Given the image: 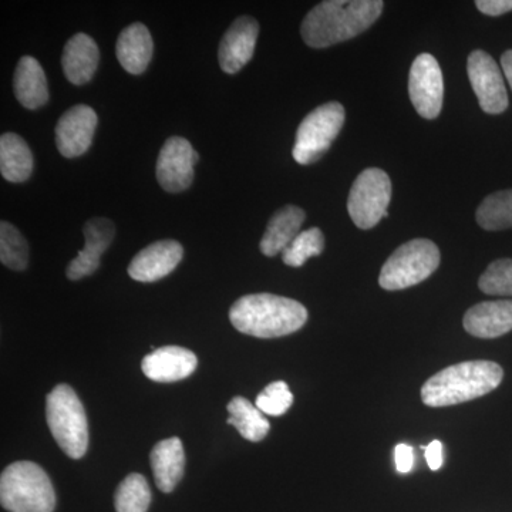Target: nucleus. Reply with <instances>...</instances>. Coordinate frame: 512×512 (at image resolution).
<instances>
[{
    "instance_id": "nucleus-1",
    "label": "nucleus",
    "mask_w": 512,
    "mask_h": 512,
    "mask_svg": "<svg viewBox=\"0 0 512 512\" xmlns=\"http://www.w3.org/2000/svg\"><path fill=\"white\" fill-rule=\"evenodd\" d=\"M382 0H325L303 19V42L313 49L338 45L366 32L382 15Z\"/></svg>"
},
{
    "instance_id": "nucleus-2",
    "label": "nucleus",
    "mask_w": 512,
    "mask_h": 512,
    "mask_svg": "<svg viewBox=\"0 0 512 512\" xmlns=\"http://www.w3.org/2000/svg\"><path fill=\"white\" fill-rule=\"evenodd\" d=\"M234 328L259 339L282 338L298 332L308 320L305 306L272 293L242 296L229 311Z\"/></svg>"
},
{
    "instance_id": "nucleus-3",
    "label": "nucleus",
    "mask_w": 512,
    "mask_h": 512,
    "mask_svg": "<svg viewBox=\"0 0 512 512\" xmlns=\"http://www.w3.org/2000/svg\"><path fill=\"white\" fill-rule=\"evenodd\" d=\"M503 367L490 360H470L440 370L421 387L429 407L456 406L493 392L503 382Z\"/></svg>"
},
{
    "instance_id": "nucleus-4",
    "label": "nucleus",
    "mask_w": 512,
    "mask_h": 512,
    "mask_svg": "<svg viewBox=\"0 0 512 512\" xmlns=\"http://www.w3.org/2000/svg\"><path fill=\"white\" fill-rule=\"evenodd\" d=\"M0 503L9 512H53L55 488L42 467L32 461H16L0 477Z\"/></svg>"
},
{
    "instance_id": "nucleus-5",
    "label": "nucleus",
    "mask_w": 512,
    "mask_h": 512,
    "mask_svg": "<svg viewBox=\"0 0 512 512\" xmlns=\"http://www.w3.org/2000/svg\"><path fill=\"white\" fill-rule=\"evenodd\" d=\"M46 419L57 444L74 460L89 448V424L79 396L67 384H59L47 396Z\"/></svg>"
},
{
    "instance_id": "nucleus-6",
    "label": "nucleus",
    "mask_w": 512,
    "mask_h": 512,
    "mask_svg": "<svg viewBox=\"0 0 512 512\" xmlns=\"http://www.w3.org/2000/svg\"><path fill=\"white\" fill-rule=\"evenodd\" d=\"M440 249L430 239H413L396 249L384 262L379 285L386 291H402L421 284L440 266Z\"/></svg>"
},
{
    "instance_id": "nucleus-7",
    "label": "nucleus",
    "mask_w": 512,
    "mask_h": 512,
    "mask_svg": "<svg viewBox=\"0 0 512 512\" xmlns=\"http://www.w3.org/2000/svg\"><path fill=\"white\" fill-rule=\"evenodd\" d=\"M345 107L338 101L322 104L311 111L296 131L293 158L296 163L308 165L325 156L345 124Z\"/></svg>"
},
{
    "instance_id": "nucleus-8",
    "label": "nucleus",
    "mask_w": 512,
    "mask_h": 512,
    "mask_svg": "<svg viewBox=\"0 0 512 512\" xmlns=\"http://www.w3.org/2000/svg\"><path fill=\"white\" fill-rule=\"evenodd\" d=\"M392 200V181L380 168H367L359 174L349 192L348 211L357 228L376 227L389 217L387 207Z\"/></svg>"
},
{
    "instance_id": "nucleus-9",
    "label": "nucleus",
    "mask_w": 512,
    "mask_h": 512,
    "mask_svg": "<svg viewBox=\"0 0 512 512\" xmlns=\"http://www.w3.org/2000/svg\"><path fill=\"white\" fill-rule=\"evenodd\" d=\"M409 94L414 109L423 119L434 120L443 109L444 82L436 57L423 53L410 69Z\"/></svg>"
},
{
    "instance_id": "nucleus-10",
    "label": "nucleus",
    "mask_w": 512,
    "mask_h": 512,
    "mask_svg": "<svg viewBox=\"0 0 512 512\" xmlns=\"http://www.w3.org/2000/svg\"><path fill=\"white\" fill-rule=\"evenodd\" d=\"M467 73L484 113L501 114L508 109L510 101L505 89L504 73L493 57L484 50H474L468 56Z\"/></svg>"
},
{
    "instance_id": "nucleus-11",
    "label": "nucleus",
    "mask_w": 512,
    "mask_h": 512,
    "mask_svg": "<svg viewBox=\"0 0 512 512\" xmlns=\"http://www.w3.org/2000/svg\"><path fill=\"white\" fill-rule=\"evenodd\" d=\"M200 160L190 141L171 137L165 141L157 158V180L164 191L177 194L190 188L194 181V167Z\"/></svg>"
},
{
    "instance_id": "nucleus-12",
    "label": "nucleus",
    "mask_w": 512,
    "mask_h": 512,
    "mask_svg": "<svg viewBox=\"0 0 512 512\" xmlns=\"http://www.w3.org/2000/svg\"><path fill=\"white\" fill-rule=\"evenodd\" d=\"M96 111L86 104H77L60 117L56 126V146L66 158L83 156L92 146L96 133Z\"/></svg>"
},
{
    "instance_id": "nucleus-13",
    "label": "nucleus",
    "mask_w": 512,
    "mask_h": 512,
    "mask_svg": "<svg viewBox=\"0 0 512 512\" xmlns=\"http://www.w3.org/2000/svg\"><path fill=\"white\" fill-rule=\"evenodd\" d=\"M184 256L180 242L164 239L148 245L128 265V275L137 282H157L177 268Z\"/></svg>"
},
{
    "instance_id": "nucleus-14",
    "label": "nucleus",
    "mask_w": 512,
    "mask_h": 512,
    "mask_svg": "<svg viewBox=\"0 0 512 512\" xmlns=\"http://www.w3.org/2000/svg\"><path fill=\"white\" fill-rule=\"evenodd\" d=\"M86 244L79 255L67 265L66 276L70 281H79L99 269L100 258L116 237V225L107 218H93L84 225Z\"/></svg>"
},
{
    "instance_id": "nucleus-15",
    "label": "nucleus",
    "mask_w": 512,
    "mask_h": 512,
    "mask_svg": "<svg viewBox=\"0 0 512 512\" xmlns=\"http://www.w3.org/2000/svg\"><path fill=\"white\" fill-rule=\"evenodd\" d=\"M258 35V22L251 16H241L229 26L218 49V60L225 73L235 74L247 66L254 56Z\"/></svg>"
},
{
    "instance_id": "nucleus-16",
    "label": "nucleus",
    "mask_w": 512,
    "mask_h": 512,
    "mask_svg": "<svg viewBox=\"0 0 512 512\" xmlns=\"http://www.w3.org/2000/svg\"><path fill=\"white\" fill-rule=\"evenodd\" d=\"M198 359L191 350L180 346H165L144 357L141 369L150 380L173 383L187 379L195 372Z\"/></svg>"
},
{
    "instance_id": "nucleus-17",
    "label": "nucleus",
    "mask_w": 512,
    "mask_h": 512,
    "mask_svg": "<svg viewBox=\"0 0 512 512\" xmlns=\"http://www.w3.org/2000/svg\"><path fill=\"white\" fill-rule=\"evenodd\" d=\"M464 329L474 338L495 339L512 330V301L480 302L468 309Z\"/></svg>"
},
{
    "instance_id": "nucleus-18",
    "label": "nucleus",
    "mask_w": 512,
    "mask_h": 512,
    "mask_svg": "<svg viewBox=\"0 0 512 512\" xmlns=\"http://www.w3.org/2000/svg\"><path fill=\"white\" fill-rule=\"evenodd\" d=\"M99 46L93 37L77 33L66 43L62 56L64 76L74 86H83L93 79L99 67Z\"/></svg>"
},
{
    "instance_id": "nucleus-19",
    "label": "nucleus",
    "mask_w": 512,
    "mask_h": 512,
    "mask_svg": "<svg viewBox=\"0 0 512 512\" xmlns=\"http://www.w3.org/2000/svg\"><path fill=\"white\" fill-rule=\"evenodd\" d=\"M154 42L143 23H133L120 33L116 55L123 69L130 74L146 72L153 59Z\"/></svg>"
},
{
    "instance_id": "nucleus-20",
    "label": "nucleus",
    "mask_w": 512,
    "mask_h": 512,
    "mask_svg": "<svg viewBox=\"0 0 512 512\" xmlns=\"http://www.w3.org/2000/svg\"><path fill=\"white\" fill-rule=\"evenodd\" d=\"M305 218V211L296 205H285L284 208L276 211L268 222L264 237L259 242L262 254L269 258L282 254L292 244L293 239L301 234L299 231Z\"/></svg>"
},
{
    "instance_id": "nucleus-21",
    "label": "nucleus",
    "mask_w": 512,
    "mask_h": 512,
    "mask_svg": "<svg viewBox=\"0 0 512 512\" xmlns=\"http://www.w3.org/2000/svg\"><path fill=\"white\" fill-rule=\"evenodd\" d=\"M16 99L25 109L36 110L49 101V86L45 70L35 57L23 56L13 77Z\"/></svg>"
},
{
    "instance_id": "nucleus-22",
    "label": "nucleus",
    "mask_w": 512,
    "mask_h": 512,
    "mask_svg": "<svg viewBox=\"0 0 512 512\" xmlns=\"http://www.w3.org/2000/svg\"><path fill=\"white\" fill-rule=\"evenodd\" d=\"M151 467L157 487L163 493L175 490L185 470L184 446L178 437L161 440L151 451Z\"/></svg>"
},
{
    "instance_id": "nucleus-23",
    "label": "nucleus",
    "mask_w": 512,
    "mask_h": 512,
    "mask_svg": "<svg viewBox=\"0 0 512 512\" xmlns=\"http://www.w3.org/2000/svg\"><path fill=\"white\" fill-rule=\"evenodd\" d=\"M33 171L32 151L22 137L5 133L0 137V173L9 183H25Z\"/></svg>"
},
{
    "instance_id": "nucleus-24",
    "label": "nucleus",
    "mask_w": 512,
    "mask_h": 512,
    "mask_svg": "<svg viewBox=\"0 0 512 512\" xmlns=\"http://www.w3.org/2000/svg\"><path fill=\"white\" fill-rule=\"evenodd\" d=\"M227 424L234 426L245 440L259 443L268 436L271 424L264 413L245 397H234L227 406Z\"/></svg>"
},
{
    "instance_id": "nucleus-25",
    "label": "nucleus",
    "mask_w": 512,
    "mask_h": 512,
    "mask_svg": "<svg viewBox=\"0 0 512 512\" xmlns=\"http://www.w3.org/2000/svg\"><path fill=\"white\" fill-rule=\"evenodd\" d=\"M476 218L478 225L485 231L512 228V190L497 191L484 198Z\"/></svg>"
},
{
    "instance_id": "nucleus-26",
    "label": "nucleus",
    "mask_w": 512,
    "mask_h": 512,
    "mask_svg": "<svg viewBox=\"0 0 512 512\" xmlns=\"http://www.w3.org/2000/svg\"><path fill=\"white\" fill-rule=\"evenodd\" d=\"M151 503V490L141 474H128L121 481L114 497L117 512H147Z\"/></svg>"
},
{
    "instance_id": "nucleus-27",
    "label": "nucleus",
    "mask_w": 512,
    "mask_h": 512,
    "mask_svg": "<svg viewBox=\"0 0 512 512\" xmlns=\"http://www.w3.org/2000/svg\"><path fill=\"white\" fill-rule=\"evenodd\" d=\"M0 261L12 271H25L29 265V244L10 222L0 224Z\"/></svg>"
},
{
    "instance_id": "nucleus-28",
    "label": "nucleus",
    "mask_w": 512,
    "mask_h": 512,
    "mask_svg": "<svg viewBox=\"0 0 512 512\" xmlns=\"http://www.w3.org/2000/svg\"><path fill=\"white\" fill-rule=\"evenodd\" d=\"M325 249V237L319 228L306 229L282 252L284 264L299 268L313 256H319Z\"/></svg>"
},
{
    "instance_id": "nucleus-29",
    "label": "nucleus",
    "mask_w": 512,
    "mask_h": 512,
    "mask_svg": "<svg viewBox=\"0 0 512 512\" xmlns=\"http://www.w3.org/2000/svg\"><path fill=\"white\" fill-rule=\"evenodd\" d=\"M481 292L493 296H512V259H497L478 281Z\"/></svg>"
},
{
    "instance_id": "nucleus-30",
    "label": "nucleus",
    "mask_w": 512,
    "mask_h": 512,
    "mask_svg": "<svg viewBox=\"0 0 512 512\" xmlns=\"http://www.w3.org/2000/svg\"><path fill=\"white\" fill-rule=\"evenodd\" d=\"M293 404V394L288 384L279 380L268 384L256 397L255 406L268 416H284Z\"/></svg>"
},
{
    "instance_id": "nucleus-31",
    "label": "nucleus",
    "mask_w": 512,
    "mask_h": 512,
    "mask_svg": "<svg viewBox=\"0 0 512 512\" xmlns=\"http://www.w3.org/2000/svg\"><path fill=\"white\" fill-rule=\"evenodd\" d=\"M394 463L400 474H409L414 467V450L409 444H397L394 448Z\"/></svg>"
},
{
    "instance_id": "nucleus-32",
    "label": "nucleus",
    "mask_w": 512,
    "mask_h": 512,
    "mask_svg": "<svg viewBox=\"0 0 512 512\" xmlns=\"http://www.w3.org/2000/svg\"><path fill=\"white\" fill-rule=\"evenodd\" d=\"M477 9L487 16H501L511 12L512 0H477Z\"/></svg>"
},
{
    "instance_id": "nucleus-33",
    "label": "nucleus",
    "mask_w": 512,
    "mask_h": 512,
    "mask_svg": "<svg viewBox=\"0 0 512 512\" xmlns=\"http://www.w3.org/2000/svg\"><path fill=\"white\" fill-rule=\"evenodd\" d=\"M426 460L430 470L437 471L443 467V444L440 440L431 441L426 447Z\"/></svg>"
},
{
    "instance_id": "nucleus-34",
    "label": "nucleus",
    "mask_w": 512,
    "mask_h": 512,
    "mask_svg": "<svg viewBox=\"0 0 512 512\" xmlns=\"http://www.w3.org/2000/svg\"><path fill=\"white\" fill-rule=\"evenodd\" d=\"M501 67H503L504 76L507 77L512 90V50H507V52L501 56Z\"/></svg>"
}]
</instances>
